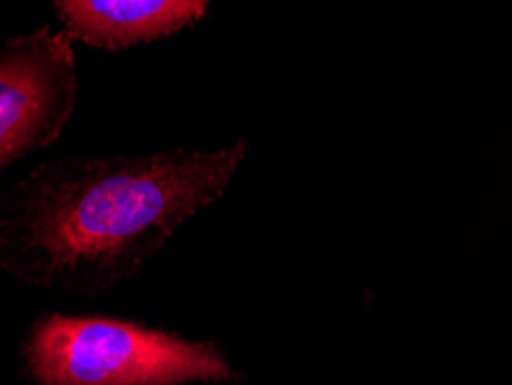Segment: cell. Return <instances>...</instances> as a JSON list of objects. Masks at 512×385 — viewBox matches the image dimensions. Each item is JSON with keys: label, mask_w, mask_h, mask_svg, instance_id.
I'll return each mask as SVG.
<instances>
[{"label": "cell", "mask_w": 512, "mask_h": 385, "mask_svg": "<svg viewBox=\"0 0 512 385\" xmlns=\"http://www.w3.org/2000/svg\"><path fill=\"white\" fill-rule=\"evenodd\" d=\"M210 0H56L58 19L72 40L120 51L190 28Z\"/></svg>", "instance_id": "4"}, {"label": "cell", "mask_w": 512, "mask_h": 385, "mask_svg": "<svg viewBox=\"0 0 512 385\" xmlns=\"http://www.w3.org/2000/svg\"><path fill=\"white\" fill-rule=\"evenodd\" d=\"M72 37L40 28L0 49V169L56 143L77 107Z\"/></svg>", "instance_id": "3"}, {"label": "cell", "mask_w": 512, "mask_h": 385, "mask_svg": "<svg viewBox=\"0 0 512 385\" xmlns=\"http://www.w3.org/2000/svg\"><path fill=\"white\" fill-rule=\"evenodd\" d=\"M247 141L210 153L47 162L7 196L0 261L30 284L109 289L139 270L192 215L215 203Z\"/></svg>", "instance_id": "1"}, {"label": "cell", "mask_w": 512, "mask_h": 385, "mask_svg": "<svg viewBox=\"0 0 512 385\" xmlns=\"http://www.w3.org/2000/svg\"><path fill=\"white\" fill-rule=\"evenodd\" d=\"M24 365L35 385H187L236 376L215 344L107 316H44L28 332Z\"/></svg>", "instance_id": "2"}]
</instances>
